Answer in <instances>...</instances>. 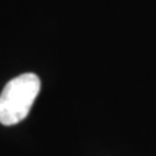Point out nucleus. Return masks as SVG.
<instances>
[{
    "instance_id": "1",
    "label": "nucleus",
    "mask_w": 156,
    "mask_h": 156,
    "mask_svg": "<svg viewBox=\"0 0 156 156\" xmlns=\"http://www.w3.org/2000/svg\"><path fill=\"white\" fill-rule=\"evenodd\" d=\"M41 91V80L36 74L17 75L5 85L0 94V123L17 124L28 117Z\"/></svg>"
}]
</instances>
